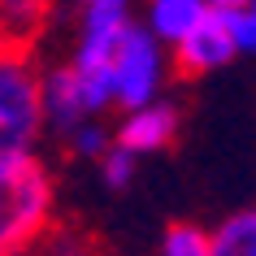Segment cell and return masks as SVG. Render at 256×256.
Instances as JSON below:
<instances>
[{
    "mask_svg": "<svg viewBox=\"0 0 256 256\" xmlns=\"http://www.w3.org/2000/svg\"><path fill=\"white\" fill-rule=\"evenodd\" d=\"M234 52H239V44H234V35H230L226 14L208 9V14L174 44V70L182 74V78H200V74L222 70Z\"/></svg>",
    "mask_w": 256,
    "mask_h": 256,
    "instance_id": "cell-4",
    "label": "cell"
},
{
    "mask_svg": "<svg viewBox=\"0 0 256 256\" xmlns=\"http://www.w3.org/2000/svg\"><path fill=\"white\" fill-rule=\"evenodd\" d=\"M208 9H217V14H234V9H248V0H208Z\"/></svg>",
    "mask_w": 256,
    "mask_h": 256,
    "instance_id": "cell-16",
    "label": "cell"
},
{
    "mask_svg": "<svg viewBox=\"0 0 256 256\" xmlns=\"http://www.w3.org/2000/svg\"><path fill=\"white\" fill-rule=\"evenodd\" d=\"M226 22H230V35L239 44V52H256V18H252V9H234V14H226Z\"/></svg>",
    "mask_w": 256,
    "mask_h": 256,
    "instance_id": "cell-14",
    "label": "cell"
},
{
    "mask_svg": "<svg viewBox=\"0 0 256 256\" xmlns=\"http://www.w3.org/2000/svg\"><path fill=\"white\" fill-rule=\"evenodd\" d=\"M130 22V0H82V30H118Z\"/></svg>",
    "mask_w": 256,
    "mask_h": 256,
    "instance_id": "cell-11",
    "label": "cell"
},
{
    "mask_svg": "<svg viewBox=\"0 0 256 256\" xmlns=\"http://www.w3.org/2000/svg\"><path fill=\"white\" fill-rule=\"evenodd\" d=\"M135 152L130 148H122V144H108V152L100 156V178H104L113 191H122V187H130V178H135Z\"/></svg>",
    "mask_w": 256,
    "mask_h": 256,
    "instance_id": "cell-12",
    "label": "cell"
},
{
    "mask_svg": "<svg viewBox=\"0 0 256 256\" xmlns=\"http://www.w3.org/2000/svg\"><path fill=\"white\" fill-rule=\"evenodd\" d=\"M161 256H213V234L196 222H178V226L165 230Z\"/></svg>",
    "mask_w": 256,
    "mask_h": 256,
    "instance_id": "cell-10",
    "label": "cell"
},
{
    "mask_svg": "<svg viewBox=\"0 0 256 256\" xmlns=\"http://www.w3.org/2000/svg\"><path fill=\"white\" fill-rule=\"evenodd\" d=\"M56 191L35 152L0 156V256H26L52 234Z\"/></svg>",
    "mask_w": 256,
    "mask_h": 256,
    "instance_id": "cell-1",
    "label": "cell"
},
{
    "mask_svg": "<svg viewBox=\"0 0 256 256\" xmlns=\"http://www.w3.org/2000/svg\"><path fill=\"white\" fill-rule=\"evenodd\" d=\"M66 139H70V148H74V156H96V161H100L108 152V130L100 122H92V118L82 122V126H74Z\"/></svg>",
    "mask_w": 256,
    "mask_h": 256,
    "instance_id": "cell-13",
    "label": "cell"
},
{
    "mask_svg": "<svg viewBox=\"0 0 256 256\" xmlns=\"http://www.w3.org/2000/svg\"><path fill=\"white\" fill-rule=\"evenodd\" d=\"M174 130H178L174 104L148 100V104H139V108H126V122H122V130H118V144L130 148L135 156H148V152L170 148Z\"/></svg>",
    "mask_w": 256,
    "mask_h": 256,
    "instance_id": "cell-5",
    "label": "cell"
},
{
    "mask_svg": "<svg viewBox=\"0 0 256 256\" xmlns=\"http://www.w3.org/2000/svg\"><path fill=\"white\" fill-rule=\"evenodd\" d=\"M204 14H208V0H152L148 4V30L161 44L174 48Z\"/></svg>",
    "mask_w": 256,
    "mask_h": 256,
    "instance_id": "cell-7",
    "label": "cell"
},
{
    "mask_svg": "<svg viewBox=\"0 0 256 256\" xmlns=\"http://www.w3.org/2000/svg\"><path fill=\"white\" fill-rule=\"evenodd\" d=\"M44 256H100V248H96L92 239H82V234H56L48 248H44Z\"/></svg>",
    "mask_w": 256,
    "mask_h": 256,
    "instance_id": "cell-15",
    "label": "cell"
},
{
    "mask_svg": "<svg viewBox=\"0 0 256 256\" xmlns=\"http://www.w3.org/2000/svg\"><path fill=\"white\" fill-rule=\"evenodd\" d=\"M44 126V74L35 56L22 44H0V156L35 152Z\"/></svg>",
    "mask_w": 256,
    "mask_h": 256,
    "instance_id": "cell-2",
    "label": "cell"
},
{
    "mask_svg": "<svg viewBox=\"0 0 256 256\" xmlns=\"http://www.w3.org/2000/svg\"><path fill=\"white\" fill-rule=\"evenodd\" d=\"M161 78H165L161 40L148 26L126 22V30H122V40H118V52H113V104L139 108V104H148V100H156Z\"/></svg>",
    "mask_w": 256,
    "mask_h": 256,
    "instance_id": "cell-3",
    "label": "cell"
},
{
    "mask_svg": "<svg viewBox=\"0 0 256 256\" xmlns=\"http://www.w3.org/2000/svg\"><path fill=\"white\" fill-rule=\"evenodd\" d=\"M0 44H4V30H0Z\"/></svg>",
    "mask_w": 256,
    "mask_h": 256,
    "instance_id": "cell-18",
    "label": "cell"
},
{
    "mask_svg": "<svg viewBox=\"0 0 256 256\" xmlns=\"http://www.w3.org/2000/svg\"><path fill=\"white\" fill-rule=\"evenodd\" d=\"M87 118H96L87 108V96H82V82L74 74V66H56L44 74V122L70 135L74 126H82Z\"/></svg>",
    "mask_w": 256,
    "mask_h": 256,
    "instance_id": "cell-6",
    "label": "cell"
},
{
    "mask_svg": "<svg viewBox=\"0 0 256 256\" xmlns=\"http://www.w3.org/2000/svg\"><path fill=\"white\" fill-rule=\"evenodd\" d=\"M248 9H252V18H256V0H248Z\"/></svg>",
    "mask_w": 256,
    "mask_h": 256,
    "instance_id": "cell-17",
    "label": "cell"
},
{
    "mask_svg": "<svg viewBox=\"0 0 256 256\" xmlns=\"http://www.w3.org/2000/svg\"><path fill=\"white\" fill-rule=\"evenodd\" d=\"M213 256H256V208L230 213L213 230Z\"/></svg>",
    "mask_w": 256,
    "mask_h": 256,
    "instance_id": "cell-9",
    "label": "cell"
},
{
    "mask_svg": "<svg viewBox=\"0 0 256 256\" xmlns=\"http://www.w3.org/2000/svg\"><path fill=\"white\" fill-rule=\"evenodd\" d=\"M48 9L52 0H0V30H4V44H22L30 48L35 35L48 22Z\"/></svg>",
    "mask_w": 256,
    "mask_h": 256,
    "instance_id": "cell-8",
    "label": "cell"
}]
</instances>
